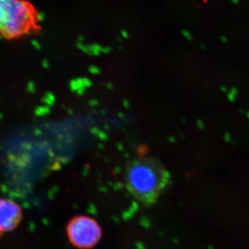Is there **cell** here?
Here are the masks:
<instances>
[{
    "label": "cell",
    "mask_w": 249,
    "mask_h": 249,
    "mask_svg": "<svg viewBox=\"0 0 249 249\" xmlns=\"http://www.w3.org/2000/svg\"><path fill=\"white\" fill-rule=\"evenodd\" d=\"M1 233H0V237H1Z\"/></svg>",
    "instance_id": "5"
},
{
    "label": "cell",
    "mask_w": 249,
    "mask_h": 249,
    "mask_svg": "<svg viewBox=\"0 0 249 249\" xmlns=\"http://www.w3.org/2000/svg\"><path fill=\"white\" fill-rule=\"evenodd\" d=\"M22 217V211L15 201L0 199V233L16 229Z\"/></svg>",
    "instance_id": "4"
},
{
    "label": "cell",
    "mask_w": 249,
    "mask_h": 249,
    "mask_svg": "<svg viewBox=\"0 0 249 249\" xmlns=\"http://www.w3.org/2000/svg\"><path fill=\"white\" fill-rule=\"evenodd\" d=\"M67 232L71 245L80 249L93 248L102 235L98 222L88 216L73 217L67 225Z\"/></svg>",
    "instance_id": "3"
},
{
    "label": "cell",
    "mask_w": 249,
    "mask_h": 249,
    "mask_svg": "<svg viewBox=\"0 0 249 249\" xmlns=\"http://www.w3.org/2000/svg\"><path fill=\"white\" fill-rule=\"evenodd\" d=\"M170 179V173L161 162L152 157L134 159L124 170L127 191L145 206L155 204L169 184Z\"/></svg>",
    "instance_id": "1"
},
{
    "label": "cell",
    "mask_w": 249,
    "mask_h": 249,
    "mask_svg": "<svg viewBox=\"0 0 249 249\" xmlns=\"http://www.w3.org/2000/svg\"><path fill=\"white\" fill-rule=\"evenodd\" d=\"M40 12L29 0H0V36L16 40L40 32Z\"/></svg>",
    "instance_id": "2"
}]
</instances>
